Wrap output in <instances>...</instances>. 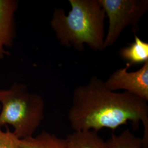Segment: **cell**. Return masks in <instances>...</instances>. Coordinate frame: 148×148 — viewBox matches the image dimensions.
Listing matches in <instances>:
<instances>
[{"label": "cell", "mask_w": 148, "mask_h": 148, "mask_svg": "<svg viewBox=\"0 0 148 148\" xmlns=\"http://www.w3.org/2000/svg\"><path fill=\"white\" fill-rule=\"evenodd\" d=\"M68 118L74 131L114 130L128 122L134 127L142 123L145 148L148 145L147 101L127 92L112 91L104 81L93 76L85 85L74 90Z\"/></svg>", "instance_id": "obj_1"}, {"label": "cell", "mask_w": 148, "mask_h": 148, "mask_svg": "<svg viewBox=\"0 0 148 148\" xmlns=\"http://www.w3.org/2000/svg\"><path fill=\"white\" fill-rule=\"evenodd\" d=\"M71 10L66 15L56 8L50 26L63 46L83 51L85 46L101 51L106 37L105 12L99 0H69Z\"/></svg>", "instance_id": "obj_2"}, {"label": "cell", "mask_w": 148, "mask_h": 148, "mask_svg": "<svg viewBox=\"0 0 148 148\" xmlns=\"http://www.w3.org/2000/svg\"><path fill=\"white\" fill-rule=\"evenodd\" d=\"M0 126H11L20 139L32 136L45 118L42 97L22 84L0 90Z\"/></svg>", "instance_id": "obj_3"}, {"label": "cell", "mask_w": 148, "mask_h": 148, "mask_svg": "<svg viewBox=\"0 0 148 148\" xmlns=\"http://www.w3.org/2000/svg\"><path fill=\"white\" fill-rule=\"evenodd\" d=\"M109 19L103 51L117 41L122 31L130 26L134 35L139 23L148 10V0H99Z\"/></svg>", "instance_id": "obj_4"}, {"label": "cell", "mask_w": 148, "mask_h": 148, "mask_svg": "<svg viewBox=\"0 0 148 148\" xmlns=\"http://www.w3.org/2000/svg\"><path fill=\"white\" fill-rule=\"evenodd\" d=\"M130 65L113 72L104 81L106 87L112 91L124 90L144 101H148V61L134 71H128Z\"/></svg>", "instance_id": "obj_5"}, {"label": "cell", "mask_w": 148, "mask_h": 148, "mask_svg": "<svg viewBox=\"0 0 148 148\" xmlns=\"http://www.w3.org/2000/svg\"><path fill=\"white\" fill-rule=\"evenodd\" d=\"M18 7L16 0H0V59L10 55L5 48L11 47L16 38L15 14Z\"/></svg>", "instance_id": "obj_6"}, {"label": "cell", "mask_w": 148, "mask_h": 148, "mask_svg": "<svg viewBox=\"0 0 148 148\" xmlns=\"http://www.w3.org/2000/svg\"><path fill=\"white\" fill-rule=\"evenodd\" d=\"M65 139L66 148H106V142L95 131H74Z\"/></svg>", "instance_id": "obj_7"}, {"label": "cell", "mask_w": 148, "mask_h": 148, "mask_svg": "<svg viewBox=\"0 0 148 148\" xmlns=\"http://www.w3.org/2000/svg\"><path fill=\"white\" fill-rule=\"evenodd\" d=\"M134 35V42L119 51L120 56L130 66L148 61V43L141 40L137 34Z\"/></svg>", "instance_id": "obj_8"}, {"label": "cell", "mask_w": 148, "mask_h": 148, "mask_svg": "<svg viewBox=\"0 0 148 148\" xmlns=\"http://www.w3.org/2000/svg\"><path fill=\"white\" fill-rule=\"evenodd\" d=\"M21 148H66L65 138L43 131L36 136L20 139Z\"/></svg>", "instance_id": "obj_9"}, {"label": "cell", "mask_w": 148, "mask_h": 148, "mask_svg": "<svg viewBox=\"0 0 148 148\" xmlns=\"http://www.w3.org/2000/svg\"><path fill=\"white\" fill-rule=\"evenodd\" d=\"M106 148H145L142 138L136 136L126 129L121 133L112 134L106 142Z\"/></svg>", "instance_id": "obj_10"}, {"label": "cell", "mask_w": 148, "mask_h": 148, "mask_svg": "<svg viewBox=\"0 0 148 148\" xmlns=\"http://www.w3.org/2000/svg\"><path fill=\"white\" fill-rule=\"evenodd\" d=\"M0 148H21L20 139L7 129L0 136Z\"/></svg>", "instance_id": "obj_11"}, {"label": "cell", "mask_w": 148, "mask_h": 148, "mask_svg": "<svg viewBox=\"0 0 148 148\" xmlns=\"http://www.w3.org/2000/svg\"><path fill=\"white\" fill-rule=\"evenodd\" d=\"M3 131L2 130V129H1V127L0 126V136H1V134H2V133H3Z\"/></svg>", "instance_id": "obj_12"}, {"label": "cell", "mask_w": 148, "mask_h": 148, "mask_svg": "<svg viewBox=\"0 0 148 148\" xmlns=\"http://www.w3.org/2000/svg\"><path fill=\"white\" fill-rule=\"evenodd\" d=\"M0 109H1V106H0Z\"/></svg>", "instance_id": "obj_13"}]
</instances>
